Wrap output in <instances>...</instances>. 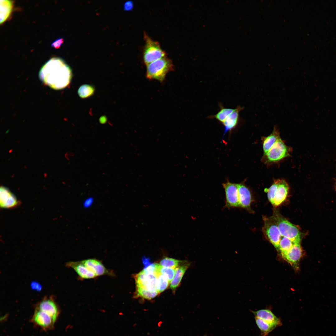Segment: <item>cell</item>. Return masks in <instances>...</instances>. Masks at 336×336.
<instances>
[{
  "instance_id": "obj_1",
  "label": "cell",
  "mask_w": 336,
  "mask_h": 336,
  "mask_svg": "<svg viewBox=\"0 0 336 336\" xmlns=\"http://www.w3.org/2000/svg\"><path fill=\"white\" fill-rule=\"evenodd\" d=\"M71 70L64 61L59 58H53L42 67L39 77L43 82L52 88L59 90L69 83Z\"/></svg>"
},
{
  "instance_id": "obj_2",
  "label": "cell",
  "mask_w": 336,
  "mask_h": 336,
  "mask_svg": "<svg viewBox=\"0 0 336 336\" xmlns=\"http://www.w3.org/2000/svg\"><path fill=\"white\" fill-rule=\"evenodd\" d=\"M174 69L171 60L166 57L154 61L147 65L146 77L162 82L166 74Z\"/></svg>"
},
{
  "instance_id": "obj_3",
  "label": "cell",
  "mask_w": 336,
  "mask_h": 336,
  "mask_svg": "<svg viewBox=\"0 0 336 336\" xmlns=\"http://www.w3.org/2000/svg\"><path fill=\"white\" fill-rule=\"evenodd\" d=\"M271 217L277 225L282 236L288 238L294 244L300 243L301 233L296 226L278 212H275Z\"/></svg>"
},
{
  "instance_id": "obj_4",
  "label": "cell",
  "mask_w": 336,
  "mask_h": 336,
  "mask_svg": "<svg viewBox=\"0 0 336 336\" xmlns=\"http://www.w3.org/2000/svg\"><path fill=\"white\" fill-rule=\"evenodd\" d=\"M145 41L143 53V59L147 65L151 63L166 57V54L161 48L159 43L152 40L145 32L144 33Z\"/></svg>"
},
{
  "instance_id": "obj_5",
  "label": "cell",
  "mask_w": 336,
  "mask_h": 336,
  "mask_svg": "<svg viewBox=\"0 0 336 336\" xmlns=\"http://www.w3.org/2000/svg\"><path fill=\"white\" fill-rule=\"evenodd\" d=\"M291 149L279 139L272 146L267 153L264 155L266 162L274 163L288 156Z\"/></svg>"
},
{
  "instance_id": "obj_6",
  "label": "cell",
  "mask_w": 336,
  "mask_h": 336,
  "mask_svg": "<svg viewBox=\"0 0 336 336\" xmlns=\"http://www.w3.org/2000/svg\"><path fill=\"white\" fill-rule=\"evenodd\" d=\"M263 220L264 234L274 247L279 250V242L282 236L277 225L271 217H264Z\"/></svg>"
},
{
  "instance_id": "obj_7",
  "label": "cell",
  "mask_w": 336,
  "mask_h": 336,
  "mask_svg": "<svg viewBox=\"0 0 336 336\" xmlns=\"http://www.w3.org/2000/svg\"><path fill=\"white\" fill-rule=\"evenodd\" d=\"M136 287L151 292H156L157 278L154 273H147L142 270L134 277Z\"/></svg>"
},
{
  "instance_id": "obj_8",
  "label": "cell",
  "mask_w": 336,
  "mask_h": 336,
  "mask_svg": "<svg viewBox=\"0 0 336 336\" xmlns=\"http://www.w3.org/2000/svg\"><path fill=\"white\" fill-rule=\"evenodd\" d=\"M222 186L225 195L224 207L228 209L240 208L237 184L227 181Z\"/></svg>"
},
{
  "instance_id": "obj_9",
  "label": "cell",
  "mask_w": 336,
  "mask_h": 336,
  "mask_svg": "<svg viewBox=\"0 0 336 336\" xmlns=\"http://www.w3.org/2000/svg\"><path fill=\"white\" fill-rule=\"evenodd\" d=\"M91 272L97 277L107 275L114 277L115 274L112 270L107 269L102 261L96 259H89L82 260Z\"/></svg>"
},
{
  "instance_id": "obj_10",
  "label": "cell",
  "mask_w": 336,
  "mask_h": 336,
  "mask_svg": "<svg viewBox=\"0 0 336 336\" xmlns=\"http://www.w3.org/2000/svg\"><path fill=\"white\" fill-rule=\"evenodd\" d=\"M35 308L49 315L55 322L60 313L59 307L52 296L44 297L37 304Z\"/></svg>"
},
{
  "instance_id": "obj_11",
  "label": "cell",
  "mask_w": 336,
  "mask_h": 336,
  "mask_svg": "<svg viewBox=\"0 0 336 336\" xmlns=\"http://www.w3.org/2000/svg\"><path fill=\"white\" fill-rule=\"evenodd\" d=\"M20 202L7 188L1 186L0 189V205L2 208L11 209L17 207Z\"/></svg>"
},
{
  "instance_id": "obj_12",
  "label": "cell",
  "mask_w": 336,
  "mask_h": 336,
  "mask_svg": "<svg viewBox=\"0 0 336 336\" xmlns=\"http://www.w3.org/2000/svg\"><path fill=\"white\" fill-rule=\"evenodd\" d=\"M32 320L35 324L44 330L52 329L55 322L49 315L36 308Z\"/></svg>"
},
{
  "instance_id": "obj_13",
  "label": "cell",
  "mask_w": 336,
  "mask_h": 336,
  "mask_svg": "<svg viewBox=\"0 0 336 336\" xmlns=\"http://www.w3.org/2000/svg\"><path fill=\"white\" fill-rule=\"evenodd\" d=\"M66 266L73 269L80 278L82 279H93L97 277L89 270L82 261L68 262L66 263Z\"/></svg>"
},
{
  "instance_id": "obj_14",
  "label": "cell",
  "mask_w": 336,
  "mask_h": 336,
  "mask_svg": "<svg viewBox=\"0 0 336 336\" xmlns=\"http://www.w3.org/2000/svg\"><path fill=\"white\" fill-rule=\"evenodd\" d=\"M275 180L277 186L273 205L277 206L285 200L288 193L289 187L287 182L283 180L277 179Z\"/></svg>"
},
{
  "instance_id": "obj_15",
  "label": "cell",
  "mask_w": 336,
  "mask_h": 336,
  "mask_svg": "<svg viewBox=\"0 0 336 336\" xmlns=\"http://www.w3.org/2000/svg\"><path fill=\"white\" fill-rule=\"evenodd\" d=\"M237 186L240 207L250 210L252 200L250 191L243 184H237Z\"/></svg>"
},
{
  "instance_id": "obj_16",
  "label": "cell",
  "mask_w": 336,
  "mask_h": 336,
  "mask_svg": "<svg viewBox=\"0 0 336 336\" xmlns=\"http://www.w3.org/2000/svg\"><path fill=\"white\" fill-rule=\"evenodd\" d=\"M302 253L300 243L294 244L291 249L282 256L291 265L296 267L302 256Z\"/></svg>"
},
{
  "instance_id": "obj_17",
  "label": "cell",
  "mask_w": 336,
  "mask_h": 336,
  "mask_svg": "<svg viewBox=\"0 0 336 336\" xmlns=\"http://www.w3.org/2000/svg\"><path fill=\"white\" fill-rule=\"evenodd\" d=\"M244 109V107L238 105L222 123L224 126V136L236 127L239 120V113Z\"/></svg>"
},
{
  "instance_id": "obj_18",
  "label": "cell",
  "mask_w": 336,
  "mask_h": 336,
  "mask_svg": "<svg viewBox=\"0 0 336 336\" xmlns=\"http://www.w3.org/2000/svg\"><path fill=\"white\" fill-rule=\"evenodd\" d=\"M255 317L259 318L264 321L278 326L281 325V320L276 316L270 310L267 309H261L255 311H252Z\"/></svg>"
},
{
  "instance_id": "obj_19",
  "label": "cell",
  "mask_w": 336,
  "mask_h": 336,
  "mask_svg": "<svg viewBox=\"0 0 336 336\" xmlns=\"http://www.w3.org/2000/svg\"><path fill=\"white\" fill-rule=\"evenodd\" d=\"M190 264L186 261H184L180 266L176 268L174 277L170 285V288L173 291H175L179 286L184 275L189 267Z\"/></svg>"
},
{
  "instance_id": "obj_20",
  "label": "cell",
  "mask_w": 336,
  "mask_h": 336,
  "mask_svg": "<svg viewBox=\"0 0 336 336\" xmlns=\"http://www.w3.org/2000/svg\"><path fill=\"white\" fill-rule=\"evenodd\" d=\"M280 138L278 129L277 126H275L272 133L264 138L263 148L264 155L267 153L274 144Z\"/></svg>"
},
{
  "instance_id": "obj_21",
  "label": "cell",
  "mask_w": 336,
  "mask_h": 336,
  "mask_svg": "<svg viewBox=\"0 0 336 336\" xmlns=\"http://www.w3.org/2000/svg\"><path fill=\"white\" fill-rule=\"evenodd\" d=\"M12 1L0 0V24L4 23L9 17L12 10Z\"/></svg>"
},
{
  "instance_id": "obj_22",
  "label": "cell",
  "mask_w": 336,
  "mask_h": 336,
  "mask_svg": "<svg viewBox=\"0 0 336 336\" xmlns=\"http://www.w3.org/2000/svg\"><path fill=\"white\" fill-rule=\"evenodd\" d=\"M219 106L220 110L216 114L209 115L208 117L209 119H216L219 122L222 123L229 115L234 111L235 108H225L221 103H219Z\"/></svg>"
},
{
  "instance_id": "obj_23",
  "label": "cell",
  "mask_w": 336,
  "mask_h": 336,
  "mask_svg": "<svg viewBox=\"0 0 336 336\" xmlns=\"http://www.w3.org/2000/svg\"><path fill=\"white\" fill-rule=\"evenodd\" d=\"M255 320L257 325L260 329L263 336H266L275 328L278 327L276 325L271 324L255 316Z\"/></svg>"
},
{
  "instance_id": "obj_24",
  "label": "cell",
  "mask_w": 336,
  "mask_h": 336,
  "mask_svg": "<svg viewBox=\"0 0 336 336\" xmlns=\"http://www.w3.org/2000/svg\"><path fill=\"white\" fill-rule=\"evenodd\" d=\"M157 272L166 278L169 283L173 279L176 271L175 269L163 267L159 264L157 265Z\"/></svg>"
},
{
  "instance_id": "obj_25",
  "label": "cell",
  "mask_w": 336,
  "mask_h": 336,
  "mask_svg": "<svg viewBox=\"0 0 336 336\" xmlns=\"http://www.w3.org/2000/svg\"><path fill=\"white\" fill-rule=\"evenodd\" d=\"M184 261L166 257L160 261V265L163 267L175 269L181 265Z\"/></svg>"
},
{
  "instance_id": "obj_26",
  "label": "cell",
  "mask_w": 336,
  "mask_h": 336,
  "mask_svg": "<svg viewBox=\"0 0 336 336\" xmlns=\"http://www.w3.org/2000/svg\"><path fill=\"white\" fill-rule=\"evenodd\" d=\"M294 243L290 239L282 236L279 245V250L281 252L282 255L286 254L292 247Z\"/></svg>"
},
{
  "instance_id": "obj_27",
  "label": "cell",
  "mask_w": 336,
  "mask_h": 336,
  "mask_svg": "<svg viewBox=\"0 0 336 336\" xmlns=\"http://www.w3.org/2000/svg\"><path fill=\"white\" fill-rule=\"evenodd\" d=\"M136 294L144 299L150 300L156 297L158 293L156 292L147 291L140 287H136Z\"/></svg>"
},
{
  "instance_id": "obj_28",
  "label": "cell",
  "mask_w": 336,
  "mask_h": 336,
  "mask_svg": "<svg viewBox=\"0 0 336 336\" xmlns=\"http://www.w3.org/2000/svg\"><path fill=\"white\" fill-rule=\"evenodd\" d=\"M157 289L158 293L164 291L167 287L169 282L166 278L160 273L157 276Z\"/></svg>"
},
{
  "instance_id": "obj_29",
  "label": "cell",
  "mask_w": 336,
  "mask_h": 336,
  "mask_svg": "<svg viewBox=\"0 0 336 336\" xmlns=\"http://www.w3.org/2000/svg\"><path fill=\"white\" fill-rule=\"evenodd\" d=\"M277 186V183L275 180L273 183L268 189H265L266 190L265 191L267 193L268 199L272 204H273V203Z\"/></svg>"
},
{
  "instance_id": "obj_30",
  "label": "cell",
  "mask_w": 336,
  "mask_h": 336,
  "mask_svg": "<svg viewBox=\"0 0 336 336\" xmlns=\"http://www.w3.org/2000/svg\"><path fill=\"white\" fill-rule=\"evenodd\" d=\"M93 92L91 87L88 85H84L81 87L79 90V93L82 97H87L91 95Z\"/></svg>"
},
{
  "instance_id": "obj_31",
  "label": "cell",
  "mask_w": 336,
  "mask_h": 336,
  "mask_svg": "<svg viewBox=\"0 0 336 336\" xmlns=\"http://www.w3.org/2000/svg\"><path fill=\"white\" fill-rule=\"evenodd\" d=\"M63 41L64 40L62 38L58 39L52 43L51 46L55 49L59 48L62 45Z\"/></svg>"
},
{
  "instance_id": "obj_32",
  "label": "cell",
  "mask_w": 336,
  "mask_h": 336,
  "mask_svg": "<svg viewBox=\"0 0 336 336\" xmlns=\"http://www.w3.org/2000/svg\"><path fill=\"white\" fill-rule=\"evenodd\" d=\"M93 202V198L91 197H89L84 201L83 203V206L85 208H88L92 205Z\"/></svg>"
},
{
  "instance_id": "obj_33",
  "label": "cell",
  "mask_w": 336,
  "mask_h": 336,
  "mask_svg": "<svg viewBox=\"0 0 336 336\" xmlns=\"http://www.w3.org/2000/svg\"><path fill=\"white\" fill-rule=\"evenodd\" d=\"M133 4L131 1H128L125 2L124 5V9L125 11H129L132 9Z\"/></svg>"
}]
</instances>
